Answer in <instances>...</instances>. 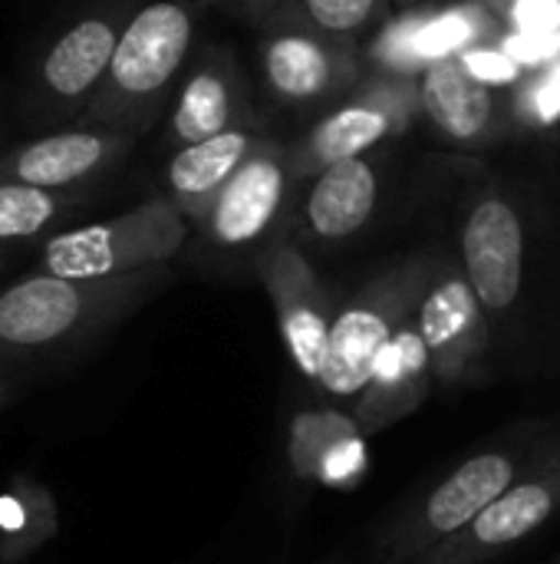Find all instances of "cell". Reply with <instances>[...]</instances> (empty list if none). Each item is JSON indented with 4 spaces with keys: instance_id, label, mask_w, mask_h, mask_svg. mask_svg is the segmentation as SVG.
Listing matches in <instances>:
<instances>
[{
    "instance_id": "6da1fadb",
    "label": "cell",
    "mask_w": 560,
    "mask_h": 564,
    "mask_svg": "<svg viewBox=\"0 0 560 564\" xmlns=\"http://www.w3.org/2000/svg\"><path fill=\"white\" fill-rule=\"evenodd\" d=\"M172 271L152 268L122 278H56L30 271L0 288V367L36 377L66 367L99 347L139 307H145Z\"/></svg>"
},
{
    "instance_id": "7a4b0ae2",
    "label": "cell",
    "mask_w": 560,
    "mask_h": 564,
    "mask_svg": "<svg viewBox=\"0 0 560 564\" xmlns=\"http://www.w3.org/2000/svg\"><path fill=\"white\" fill-rule=\"evenodd\" d=\"M198 13L191 0H145L125 23L109 73L76 122L129 135L152 129L195 46Z\"/></svg>"
},
{
    "instance_id": "3957f363",
    "label": "cell",
    "mask_w": 560,
    "mask_h": 564,
    "mask_svg": "<svg viewBox=\"0 0 560 564\" xmlns=\"http://www.w3.org/2000/svg\"><path fill=\"white\" fill-rule=\"evenodd\" d=\"M135 7V0H86L40 43L17 102L26 129H63L83 116Z\"/></svg>"
},
{
    "instance_id": "277c9868",
    "label": "cell",
    "mask_w": 560,
    "mask_h": 564,
    "mask_svg": "<svg viewBox=\"0 0 560 564\" xmlns=\"http://www.w3.org/2000/svg\"><path fill=\"white\" fill-rule=\"evenodd\" d=\"M554 446H545L538 443V436L525 433L469 456L393 522V529L380 542L383 564H416L422 555L459 535L498 496H505L518 479L538 469L554 453Z\"/></svg>"
},
{
    "instance_id": "5b68a950",
    "label": "cell",
    "mask_w": 560,
    "mask_h": 564,
    "mask_svg": "<svg viewBox=\"0 0 560 564\" xmlns=\"http://www.w3.org/2000/svg\"><path fill=\"white\" fill-rule=\"evenodd\" d=\"M432 264L422 258L396 261L366 278L337 311L320 373V390L333 403H353L373 380L380 354L416 314Z\"/></svg>"
},
{
    "instance_id": "8992f818",
    "label": "cell",
    "mask_w": 560,
    "mask_h": 564,
    "mask_svg": "<svg viewBox=\"0 0 560 564\" xmlns=\"http://www.w3.org/2000/svg\"><path fill=\"white\" fill-rule=\"evenodd\" d=\"M188 241V218L155 195L116 218L63 228L36 248L40 274L56 278H122L165 268Z\"/></svg>"
},
{
    "instance_id": "52a82bcc",
    "label": "cell",
    "mask_w": 560,
    "mask_h": 564,
    "mask_svg": "<svg viewBox=\"0 0 560 564\" xmlns=\"http://www.w3.org/2000/svg\"><path fill=\"white\" fill-rule=\"evenodd\" d=\"M416 324L426 340L436 383L442 390H462L485 380L495 334L462 264H432L416 307Z\"/></svg>"
},
{
    "instance_id": "ba28073f",
    "label": "cell",
    "mask_w": 560,
    "mask_h": 564,
    "mask_svg": "<svg viewBox=\"0 0 560 564\" xmlns=\"http://www.w3.org/2000/svg\"><path fill=\"white\" fill-rule=\"evenodd\" d=\"M528 235L512 198L485 192L465 212L459 231V264L475 288L492 334H505L525 291Z\"/></svg>"
},
{
    "instance_id": "9c48e42d",
    "label": "cell",
    "mask_w": 560,
    "mask_h": 564,
    "mask_svg": "<svg viewBox=\"0 0 560 564\" xmlns=\"http://www.w3.org/2000/svg\"><path fill=\"white\" fill-rule=\"evenodd\" d=\"M135 135L106 126H63L0 152V182L79 192L109 175L132 149Z\"/></svg>"
},
{
    "instance_id": "30bf717a",
    "label": "cell",
    "mask_w": 560,
    "mask_h": 564,
    "mask_svg": "<svg viewBox=\"0 0 560 564\" xmlns=\"http://www.w3.org/2000/svg\"><path fill=\"white\" fill-rule=\"evenodd\" d=\"M294 178L290 155L274 142H257L248 162L234 172V178L221 188L211 212L198 228V241L208 251L238 254L261 245L287 202V188Z\"/></svg>"
},
{
    "instance_id": "8fae6325",
    "label": "cell",
    "mask_w": 560,
    "mask_h": 564,
    "mask_svg": "<svg viewBox=\"0 0 560 564\" xmlns=\"http://www.w3.org/2000/svg\"><path fill=\"white\" fill-rule=\"evenodd\" d=\"M257 271L274 301L277 324L294 367L300 370V377L320 387L333 327V304L317 271L290 241H271L257 258Z\"/></svg>"
},
{
    "instance_id": "7c38bea8",
    "label": "cell",
    "mask_w": 560,
    "mask_h": 564,
    "mask_svg": "<svg viewBox=\"0 0 560 564\" xmlns=\"http://www.w3.org/2000/svg\"><path fill=\"white\" fill-rule=\"evenodd\" d=\"M560 509V443L554 453L498 496L472 525L422 555L416 564H485L535 535Z\"/></svg>"
},
{
    "instance_id": "4fadbf2b",
    "label": "cell",
    "mask_w": 560,
    "mask_h": 564,
    "mask_svg": "<svg viewBox=\"0 0 560 564\" xmlns=\"http://www.w3.org/2000/svg\"><path fill=\"white\" fill-rule=\"evenodd\" d=\"M244 116H248V99H244L241 69L231 53L211 50L182 79L172 99L165 139L175 152L215 139L228 129H244L248 126Z\"/></svg>"
},
{
    "instance_id": "5bb4252c",
    "label": "cell",
    "mask_w": 560,
    "mask_h": 564,
    "mask_svg": "<svg viewBox=\"0 0 560 564\" xmlns=\"http://www.w3.org/2000/svg\"><path fill=\"white\" fill-rule=\"evenodd\" d=\"M436 387L432 360L426 350V340L419 334L416 314L399 327V334L389 340V347L380 354L373 380L353 403V420L366 436L383 433L386 426L399 423L403 416L416 413L426 397Z\"/></svg>"
},
{
    "instance_id": "9a60e30c",
    "label": "cell",
    "mask_w": 560,
    "mask_h": 564,
    "mask_svg": "<svg viewBox=\"0 0 560 564\" xmlns=\"http://www.w3.org/2000/svg\"><path fill=\"white\" fill-rule=\"evenodd\" d=\"M380 169L363 155L317 172L304 198L307 235L327 245L350 241L373 221L380 208Z\"/></svg>"
},
{
    "instance_id": "2e32d148",
    "label": "cell",
    "mask_w": 560,
    "mask_h": 564,
    "mask_svg": "<svg viewBox=\"0 0 560 564\" xmlns=\"http://www.w3.org/2000/svg\"><path fill=\"white\" fill-rule=\"evenodd\" d=\"M254 145L257 139L244 126V129H228L215 139L175 149L165 165L162 195L188 218V225H201L215 198L234 178V172L248 162Z\"/></svg>"
},
{
    "instance_id": "e0dca14e",
    "label": "cell",
    "mask_w": 560,
    "mask_h": 564,
    "mask_svg": "<svg viewBox=\"0 0 560 564\" xmlns=\"http://www.w3.org/2000/svg\"><path fill=\"white\" fill-rule=\"evenodd\" d=\"M419 106L439 132L455 142L482 139L495 119V93L462 56H439L419 76Z\"/></svg>"
},
{
    "instance_id": "ac0fdd59",
    "label": "cell",
    "mask_w": 560,
    "mask_h": 564,
    "mask_svg": "<svg viewBox=\"0 0 560 564\" xmlns=\"http://www.w3.org/2000/svg\"><path fill=\"white\" fill-rule=\"evenodd\" d=\"M261 69L271 93L290 106L327 99L343 86L347 59L310 33H281L261 46Z\"/></svg>"
},
{
    "instance_id": "d6986e66",
    "label": "cell",
    "mask_w": 560,
    "mask_h": 564,
    "mask_svg": "<svg viewBox=\"0 0 560 564\" xmlns=\"http://www.w3.org/2000/svg\"><path fill=\"white\" fill-rule=\"evenodd\" d=\"M393 109L383 99H356L350 106H340L327 119H320L304 145L290 155L294 175L314 178L337 162L373 152L393 132Z\"/></svg>"
},
{
    "instance_id": "ffe728a7",
    "label": "cell",
    "mask_w": 560,
    "mask_h": 564,
    "mask_svg": "<svg viewBox=\"0 0 560 564\" xmlns=\"http://www.w3.org/2000/svg\"><path fill=\"white\" fill-rule=\"evenodd\" d=\"M92 198V188L79 192H50L17 182H0V258L26 245H43L59 225L76 218Z\"/></svg>"
},
{
    "instance_id": "44dd1931",
    "label": "cell",
    "mask_w": 560,
    "mask_h": 564,
    "mask_svg": "<svg viewBox=\"0 0 560 564\" xmlns=\"http://www.w3.org/2000/svg\"><path fill=\"white\" fill-rule=\"evenodd\" d=\"M56 499L43 482L13 476L0 489V562H26L56 539Z\"/></svg>"
},
{
    "instance_id": "7402d4cb",
    "label": "cell",
    "mask_w": 560,
    "mask_h": 564,
    "mask_svg": "<svg viewBox=\"0 0 560 564\" xmlns=\"http://www.w3.org/2000/svg\"><path fill=\"white\" fill-rule=\"evenodd\" d=\"M363 433L360 423L353 420V413H347L343 406H317V410H300L290 423V436H287V459H290V473L300 482H317L320 479V466L327 459V453ZM366 436V433H363Z\"/></svg>"
},
{
    "instance_id": "603a6c76",
    "label": "cell",
    "mask_w": 560,
    "mask_h": 564,
    "mask_svg": "<svg viewBox=\"0 0 560 564\" xmlns=\"http://www.w3.org/2000/svg\"><path fill=\"white\" fill-rule=\"evenodd\" d=\"M314 30L330 36H350L370 26L380 0H300Z\"/></svg>"
},
{
    "instance_id": "cb8c5ba5",
    "label": "cell",
    "mask_w": 560,
    "mask_h": 564,
    "mask_svg": "<svg viewBox=\"0 0 560 564\" xmlns=\"http://www.w3.org/2000/svg\"><path fill=\"white\" fill-rule=\"evenodd\" d=\"M370 469V456H366V436L356 433L343 443H337L323 466H320V486H330V489H353Z\"/></svg>"
},
{
    "instance_id": "d4e9b609",
    "label": "cell",
    "mask_w": 560,
    "mask_h": 564,
    "mask_svg": "<svg viewBox=\"0 0 560 564\" xmlns=\"http://www.w3.org/2000/svg\"><path fill=\"white\" fill-rule=\"evenodd\" d=\"M472 33V23H465L462 17H449L439 23H429L416 40H413V53H426V50H452L459 40H465Z\"/></svg>"
},
{
    "instance_id": "484cf974",
    "label": "cell",
    "mask_w": 560,
    "mask_h": 564,
    "mask_svg": "<svg viewBox=\"0 0 560 564\" xmlns=\"http://www.w3.org/2000/svg\"><path fill=\"white\" fill-rule=\"evenodd\" d=\"M515 23L525 33H551L560 30V0H518Z\"/></svg>"
},
{
    "instance_id": "4316f807",
    "label": "cell",
    "mask_w": 560,
    "mask_h": 564,
    "mask_svg": "<svg viewBox=\"0 0 560 564\" xmlns=\"http://www.w3.org/2000/svg\"><path fill=\"white\" fill-rule=\"evenodd\" d=\"M465 66L482 79V83H502V79H512L515 76V66L505 53H492V50H479V53H469L462 56Z\"/></svg>"
},
{
    "instance_id": "83f0119b",
    "label": "cell",
    "mask_w": 560,
    "mask_h": 564,
    "mask_svg": "<svg viewBox=\"0 0 560 564\" xmlns=\"http://www.w3.org/2000/svg\"><path fill=\"white\" fill-rule=\"evenodd\" d=\"M26 380H30L26 373L10 370V367H0V413H3L13 400H20V397H23Z\"/></svg>"
},
{
    "instance_id": "f1b7e54d",
    "label": "cell",
    "mask_w": 560,
    "mask_h": 564,
    "mask_svg": "<svg viewBox=\"0 0 560 564\" xmlns=\"http://www.w3.org/2000/svg\"><path fill=\"white\" fill-rule=\"evenodd\" d=\"M7 264H10V258H0V274L7 271Z\"/></svg>"
}]
</instances>
